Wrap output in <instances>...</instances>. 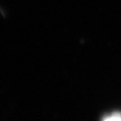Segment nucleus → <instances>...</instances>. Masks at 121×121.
Here are the masks:
<instances>
[{"mask_svg": "<svg viewBox=\"0 0 121 121\" xmlns=\"http://www.w3.org/2000/svg\"><path fill=\"white\" fill-rule=\"evenodd\" d=\"M102 121H121V114L120 113H113V114L105 116Z\"/></svg>", "mask_w": 121, "mask_h": 121, "instance_id": "obj_1", "label": "nucleus"}]
</instances>
